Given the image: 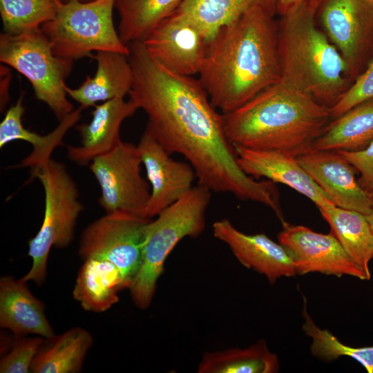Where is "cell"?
I'll list each match as a JSON object with an SVG mask.
<instances>
[{
    "label": "cell",
    "instance_id": "35",
    "mask_svg": "<svg viewBox=\"0 0 373 373\" xmlns=\"http://www.w3.org/2000/svg\"><path fill=\"white\" fill-rule=\"evenodd\" d=\"M366 218L370 224V226L373 231V207L370 211V213L365 215Z\"/></svg>",
    "mask_w": 373,
    "mask_h": 373
},
{
    "label": "cell",
    "instance_id": "33",
    "mask_svg": "<svg viewBox=\"0 0 373 373\" xmlns=\"http://www.w3.org/2000/svg\"><path fill=\"white\" fill-rule=\"evenodd\" d=\"M338 151L359 173L358 182L360 186L373 198V140L361 150Z\"/></svg>",
    "mask_w": 373,
    "mask_h": 373
},
{
    "label": "cell",
    "instance_id": "22",
    "mask_svg": "<svg viewBox=\"0 0 373 373\" xmlns=\"http://www.w3.org/2000/svg\"><path fill=\"white\" fill-rule=\"evenodd\" d=\"M128 286L118 267L100 259L84 260L73 295L86 311L103 312L119 300L117 293Z\"/></svg>",
    "mask_w": 373,
    "mask_h": 373
},
{
    "label": "cell",
    "instance_id": "13",
    "mask_svg": "<svg viewBox=\"0 0 373 373\" xmlns=\"http://www.w3.org/2000/svg\"><path fill=\"white\" fill-rule=\"evenodd\" d=\"M278 239L290 253L296 275L318 272L369 280L330 232L324 234L305 226L287 222L283 225Z\"/></svg>",
    "mask_w": 373,
    "mask_h": 373
},
{
    "label": "cell",
    "instance_id": "5",
    "mask_svg": "<svg viewBox=\"0 0 373 373\" xmlns=\"http://www.w3.org/2000/svg\"><path fill=\"white\" fill-rule=\"evenodd\" d=\"M211 191L198 184L147 224L140 269L128 289L136 307L147 309L166 258L184 238H196L205 228Z\"/></svg>",
    "mask_w": 373,
    "mask_h": 373
},
{
    "label": "cell",
    "instance_id": "17",
    "mask_svg": "<svg viewBox=\"0 0 373 373\" xmlns=\"http://www.w3.org/2000/svg\"><path fill=\"white\" fill-rule=\"evenodd\" d=\"M233 146L239 166L250 177L285 184L309 198L318 209L334 205L296 157L277 151Z\"/></svg>",
    "mask_w": 373,
    "mask_h": 373
},
{
    "label": "cell",
    "instance_id": "19",
    "mask_svg": "<svg viewBox=\"0 0 373 373\" xmlns=\"http://www.w3.org/2000/svg\"><path fill=\"white\" fill-rule=\"evenodd\" d=\"M26 283L10 276L1 278L0 326L15 336L50 338L55 334L44 313V305L32 295Z\"/></svg>",
    "mask_w": 373,
    "mask_h": 373
},
{
    "label": "cell",
    "instance_id": "6",
    "mask_svg": "<svg viewBox=\"0 0 373 373\" xmlns=\"http://www.w3.org/2000/svg\"><path fill=\"white\" fill-rule=\"evenodd\" d=\"M31 178H37L44 187L45 208L41 226L28 242V255L32 258V267L21 279L41 285L46 277L51 248L70 245L84 207L79 200L77 186L62 163L50 159L32 170Z\"/></svg>",
    "mask_w": 373,
    "mask_h": 373
},
{
    "label": "cell",
    "instance_id": "11",
    "mask_svg": "<svg viewBox=\"0 0 373 373\" xmlns=\"http://www.w3.org/2000/svg\"><path fill=\"white\" fill-rule=\"evenodd\" d=\"M137 146L121 141L88 165L98 182L99 204L106 213L123 211L142 216L150 198L151 186L141 175Z\"/></svg>",
    "mask_w": 373,
    "mask_h": 373
},
{
    "label": "cell",
    "instance_id": "30",
    "mask_svg": "<svg viewBox=\"0 0 373 373\" xmlns=\"http://www.w3.org/2000/svg\"><path fill=\"white\" fill-rule=\"evenodd\" d=\"M304 299L303 330L312 341L311 352L320 360L332 361L347 356L358 362L368 373H373V346L352 347L341 343L331 332L318 327L307 311Z\"/></svg>",
    "mask_w": 373,
    "mask_h": 373
},
{
    "label": "cell",
    "instance_id": "25",
    "mask_svg": "<svg viewBox=\"0 0 373 373\" xmlns=\"http://www.w3.org/2000/svg\"><path fill=\"white\" fill-rule=\"evenodd\" d=\"M372 140L373 98L331 119L312 150L354 151L367 147Z\"/></svg>",
    "mask_w": 373,
    "mask_h": 373
},
{
    "label": "cell",
    "instance_id": "31",
    "mask_svg": "<svg viewBox=\"0 0 373 373\" xmlns=\"http://www.w3.org/2000/svg\"><path fill=\"white\" fill-rule=\"evenodd\" d=\"M43 337L27 338L15 336L11 349L0 361L1 373H28L32 361L41 345Z\"/></svg>",
    "mask_w": 373,
    "mask_h": 373
},
{
    "label": "cell",
    "instance_id": "21",
    "mask_svg": "<svg viewBox=\"0 0 373 373\" xmlns=\"http://www.w3.org/2000/svg\"><path fill=\"white\" fill-rule=\"evenodd\" d=\"M23 94L10 106L0 123V148L15 140H23L32 146L31 153L21 160L19 167H31L32 171L48 162L53 150L63 145V138L67 131L80 119L84 109L79 106L67 115L59 126L46 135H40L25 128L21 118L25 113L23 106Z\"/></svg>",
    "mask_w": 373,
    "mask_h": 373
},
{
    "label": "cell",
    "instance_id": "2",
    "mask_svg": "<svg viewBox=\"0 0 373 373\" xmlns=\"http://www.w3.org/2000/svg\"><path fill=\"white\" fill-rule=\"evenodd\" d=\"M274 17L263 8L251 9L209 41L199 80L221 113L280 81Z\"/></svg>",
    "mask_w": 373,
    "mask_h": 373
},
{
    "label": "cell",
    "instance_id": "7",
    "mask_svg": "<svg viewBox=\"0 0 373 373\" xmlns=\"http://www.w3.org/2000/svg\"><path fill=\"white\" fill-rule=\"evenodd\" d=\"M115 0H57L55 17L41 26L53 53L70 59L93 57V51L128 55L129 48L115 28Z\"/></svg>",
    "mask_w": 373,
    "mask_h": 373
},
{
    "label": "cell",
    "instance_id": "16",
    "mask_svg": "<svg viewBox=\"0 0 373 373\" xmlns=\"http://www.w3.org/2000/svg\"><path fill=\"white\" fill-rule=\"evenodd\" d=\"M212 229L213 236L229 247L240 264L264 275L270 284L296 275L289 251L265 233L246 234L227 219L215 222Z\"/></svg>",
    "mask_w": 373,
    "mask_h": 373
},
{
    "label": "cell",
    "instance_id": "4",
    "mask_svg": "<svg viewBox=\"0 0 373 373\" xmlns=\"http://www.w3.org/2000/svg\"><path fill=\"white\" fill-rule=\"evenodd\" d=\"M321 0H304L278 26L280 82L332 107L352 82L337 48L317 26Z\"/></svg>",
    "mask_w": 373,
    "mask_h": 373
},
{
    "label": "cell",
    "instance_id": "14",
    "mask_svg": "<svg viewBox=\"0 0 373 373\" xmlns=\"http://www.w3.org/2000/svg\"><path fill=\"white\" fill-rule=\"evenodd\" d=\"M137 146L151 186L142 216L152 219L193 186L195 173L189 162L173 160L146 129Z\"/></svg>",
    "mask_w": 373,
    "mask_h": 373
},
{
    "label": "cell",
    "instance_id": "24",
    "mask_svg": "<svg viewBox=\"0 0 373 373\" xmlns=\"http://www.w3.org/2000/svg\"><path fill=\"white\" fill-rule=\"evenodd\" d=\"M38 349L30 366L33 373H77L82 370L93 337L82 327L46 338Z\"/></svg>",
    "mask_w": 373,
    "mask_h": 373
},
{
    "label": "cell",
    "instance_id": "20",
    "mask_svg": "<svg viewBox=\"0 0 373 373\" xmlns=\"http://www.w3.org/2000/svg\"><path fill=\"white\" fill-rule=\"evenodd\" d=\"M93 59L97 62L95 75L86 76L77 88L65 87L67 95L84 109L95 106L99 102L124 98L129 93L133 84V70L127 55L98 51Z\"/></svg>",
    "mask_w": 373,
    "mask_h": 373
},
{
    "label": "cell",
    "instance_id": "23",
    "mask_svg": "<svg viewBox=\"0 0 373 373\" xmlns=\"http://www.w3.org/2000/svg\"><path fill=\"white\" fill-rule=\"evenodd\" d=\"M318 209L328 223L330 233L370 280V262L373 258V231L365 215L335 205Z\"/></svg>",
    "mask_w": 373,
    "mask_h": 373
},
{
    "label": "cell",
    "instance_id": "27",
    "mask_svg": "<svg viewBox=\"0 0 373 373\" xmlns=\"http://www.w3.org/2000/svg\"><path fill=\"white\" fill-rule=\"evenodd\" d=\"M184 0H115L119 15L118 33L126 45L143 41Z\"/></svg>",
    "mask_w": 373,
    "mask_h": 373
},
{
    "label": "cell",
    "instance_id": "9",
    "mask_svg": "<svg viewBox=\"0 0 373 373\" xmlns=\"http://www.w3.org/2000/svg\"><path fill=\"white\" fill-rule=\"evenodd\" d=\"M151 220L123 211L106 213L82 231L79 254L84 260L113 263L128 289L142 263L145 229Z\"/></svg>",
    "mask_w": 373,
    "mask_h": 373
},
{
    "label": "cell",
    "instance_id": "18",
    "mask_svg": "<svg viewBox=\"0 0 373 373\" xmlns=\"http://www.w3.org/2000/svg\"><path fill=\"white\" fill-rule=\"evenodd\" d=\"M138 109L131 99L125 101L121 97L95 105L91 121L76 126L81 146H67L68 160L79 166H88L95 158L111 151L122 141V123Z\"/></svg>",
    "mask_w": 373,
    "mask_h": 373
},
{
    "label": "cell",
    "instance_id": "29",
    "mask_svg": "<svg viewBox=\"0 0 373 373\" xmlns=\"http://www.w3.org/2000/svg\"><path fill=\"white\" fill-rule=\"evenodd\" d=\"M57 12V0H0L3 32L11 35L40 28Z\"/></svg>",
    "mask_w": 373,
    "mask_h": 373
},
{
    "label": "cell",
    "instance_id": "8",
    "mask_svg": "<svg viewBox=\"0 0 373 373\" xmlns=\"http://www.w3.org/2000/svg\"><path fill=\"white\" fill-rule=\"evenodd\" d=\"M0 61L27 78L59 122L74 110L65 90L74 60L56 56L41 28L17 35L1 33Z\"/></svg>",
    "mask_w": 373,
    "mask_h": 373
},
{
    "label": "cell",
    "instance_id": "34",
    "mask_svg": "<svg viewBox=\"0 0 373 373\" xmlns=\"http://www.w3.org/2000/svg\"><path fill=\"white\" fill-rule=\"evenodd\" d=\"M303 1L304 0H276L277 13L283 16Z\"/></svg>",
    "mask_w": 373,
    "mask_h": 373
},
{
    "label": "cell",
    "instance_id": "1",
    "mask_svg": "<svg viewBox=\"0 0 373 373\" xmlns=\"http://www.w3.org/2000/svg\"><path fill=\"white\" fill-rule=\"evenodd\" d=\"M133 70L130 99L147 115L146 129L170 154L184 157L198 184L211 192L281 209L276 183L256 181L239 166L219 113L199 79L178 75L156 62L142 41L128 45Z\"/></svg>",
    "mask_w": 373,
    "mask_h": 373
},
{
    "label": "cell",
    "instance_id": "3",
    "mask_svg": "<svg viewBox=\"0 0 373 373\" xmlns=\"http://www.w3.org/2000/svg\"><path fill=\"white\" fill-rule=\"evenodd\" d=\"M222 115L233 146L295 157L312 150L331 121L327 106L280 81Z\"/></svg>",
    "mask_w": 373,
    "mask_h": 373
},
{
    "label": "cell",
    "instance_id": "10",
    "mask_svg": "<svg viewBox=\"0 0 373 373\" xmlns=\"http://www.w3.org/2000/svg\"><path fill=\"white\" fill-rule=\"evenodd\" d=\"M317 19L352 83L373 58V0H321Z\"/></svg>",
    "mask_w": 373,
    "mask_h": 373
},
{
    "label": "cell",
    "instance_id": "15",
    "mask_svg": "<svg viewBox=\"0 0 373 373\" xmlns=\"http://www.w3.org/2000/svg\"><path fill=\"white\" fill-rule=\"evenodd\" d=\"M296 158L335 206L370 213L373 198L360 186L356 169L338 151L312 150Z\"/></svg>",
    "mask_w": 373,
    "mask_h": 373
},
{
    "label": "cell",
    "instance_id": "28",
    "mask_svg": "<svg viewBox=\"0 0 373 373\" xmlns=\"http://www.w3.org/2000/svg\"><path fill=\"white\" fill-rule=\"evenodd\" d=\"M279 369L276 354L261 340L247 348H230L205 353L199 373H274Z\"/></svg>",
    "mask_w": 373,
    "mask_h": 373
},
{
    "label": "cell",
    "instance_id": "12",
    "mask_svg": "<svg viewBox=\"0 0 373 373\" xmlns=\"http://www.w3.org/2000/svg\"><path fill=\"white\" fill-rule=\"evenodd\" d=\"M142 42L156 62L172 73L184 76L199 74L209 45L202 29L178 10Z\"/></svg>",
    "mask_w": 373,
    "mask_h": 373
},
{
    "label": "cell",
    "instance_id": "36",
    "mask_svg": "<svg viewBox=\"0 0 373 373\" xmlns=\"http://www.w3.org/2000/svg\"><path fill=\"white\" fill-rule=\"evenodd\" d=\"M62 2H66V1H68L70 0H60ZM80 2H89V1H94V0H77Z\"/></svg>",
    "mask_w": 373,
    "mask_h": 373
},
{
    "label": "cell",
    "instance_id": "26",
    "mask_svg": "<svg viewBox=\"0 0 373 373\" xmlns=\"http://www.w3.org/2000/svg\"><path fill=\"white\" fill-rule=\"evenodd\" d=\"M256 8L277 14L276 0H184L178 10L202 29L209 43L221 29Z\"/></svg>",
    "mask_w": 373,
    "mask_h": 373
},
{
    "label": "cell",
    "instance_id": "32",
    "mask_svg": "<svg viewBox=\"0 0 373 373\" xmlns=\"http://www.w3.org/2000/svg\"><path fill=\"white\" fill-rule=\"evenodd\" d=\"M373 98V58L367 68L351 84L340 99L329 108L331 119L356 105Z\"/></svg>",
    "mask_w": 373,
    "mask_h": 373
}]
</instances>
